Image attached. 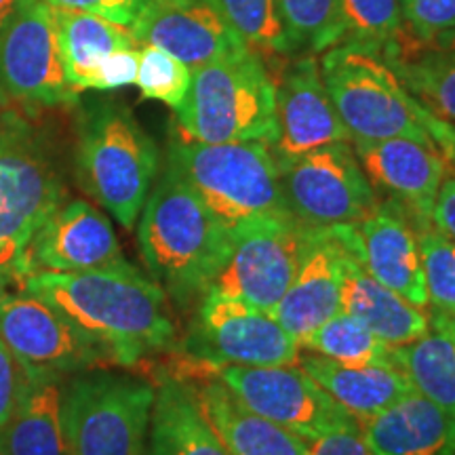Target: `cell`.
<instances>
[{"label":"cell","mask_w":455,"mask_h":455,"mask_svg":"<svg viewBox=\"0 0 455 455\" xmlns=\"http://www.w3.org/2000/svg\"><path fill=\"white\" fill-rule=\"evenodd\" d=\"M61 203L64 184L43 138L24 114L0 108V289L30 275L34 238Z\"/></svg>","instance_id":"cell-4"},{"label":"cell","mask_w":455,"mask_h":455,"mask_svg":"<svg viewBox=\"0 0 455 455\" xmlns=\"http://www.w3.org/2000/svg\"><path fill=\"white\" fill-rule=\"evenodd\" d=\"M430 315L455 316V241L436 228H415Z\"/></svg>","instance_id":"cell-33"},{"label":"cell","mask_w":455,"mask_h":455,"mask_svg":"<svg viewBox=\"0 0 455 455\" xmlns=\"http://www.w3.org/2000/svg\"><path fill=\"white\" fill-rule=\"evenodd\" d=\"M346 249L331 230H308L299 270L270 316L298 344L341 312V259Z\"/></svg>","instance_id":"cell-20"},{"label":"cell","mask_w":455,"mask_h":455,"mask_svg":"<svg viewBox=\"0 0 455 455\" xmlns=\"http://www.w3.org/2000/svg\"><path fill=\"white\" fill-rule=\"evenodd\" d=\"M249 49L270 57L293 55L284 32L278 0H213Z\"/></svg>","instance_id":"cell-32"},{"label":"cell","mask_w":455,"mask_h":455,"mask_svg":"<svg viewBox=\"0 0 455 455\" xmlns=\"http://www.w3.org/2000/svg\"><path fill=\"white\" fill-rule=\"evenodd\" d=\"M361 430L371 455H455L453 419L415 388Z\"/></svg>","instance_id":"cell-22"},{"label":"cell","mask_w":455,"mask_h":455,"mask_svg":"<svg viewBox=\"0 0 455 455\" xmlns=\"http://www.w3.org/2000/svg\"><path fill=\"white\" fill-rule=\"evenodd\" d=\"M298 365L339 403L358 424L388 409L413 388L396 363L392 365H344L321 355H304Z\"/></svg>","instance_id":"cell-26"},{"label":"cell","mask_w":455,"mask_h":455,"mask_svg":"<svg viewBox=\"0 0 455 455\" xmlns=\"http://www.w3.org/2000/svg\"><path fill=\"white\" fill-rule=\"evenodd\" d=\"M190 83L192 70L178 57L152 44H140V70L135 84L141 98L163 101L171 110H180L190 91Z\"/></svg>","instance_id":"cell-35"},{"label":"cell","mask_w":455,"mask_h":455,"mask_svg":"<svg viewBox=\"0 0 455 455\" xmlns=\"http://www.w3.org/2000/svg\"><path fill=\"white\" fill-rule=\"evenodd\" d=\"M28 3H30V0H0V32L13 21V17L20 13Z\"/></svg>","instance_id":"cell-43"},{"label":"cell","mask_w":455,"mask_h":455,"mask_svg":"<svg viewBox=\"0 0 455 455\" xmlns=\"http://www.w3.org/2000/svg\"><path fill=\"white\" fill-rule=\"evenodd\" d=\"M20 287L60 312L108 365L133 367L175 341L167 293L131 264L87 272L36 270Z\"/></svg>","instance_id":"cell-1"},{"label":"cell","mask_w":455,"mask_h":455,"mask_svg":"<svg viewBox=\"0 0 455 455\" xmlns=\"http://www.w3.org/2000/svg\"><path fill=\"white\" fill-rule=\"evenodd\" d=\"M426 129H428L430 138L441 150V155L455 164V124L426 114Z\"/></svg>","instance_id":"cell-42"},{"label":"cell","mask_w":455,"mask_h":455,"mask_svg":"<svg viewBox=\"0 0 455 455\" xmlns=\"http://www.w3.org/2000/svg\"><path fill=\"white\" fill-rule=\"evenodd\" d=\"M213 375L249 411L312 441L339 428L361 426L308 373L295 365H224Z\"/></svg>","instance_id":"cell-12"},{"label":"cell","mask_w":455,"mask_h":455,"mask_svg":"<svg viewBox=\"0 0 455 455\" xmlns=\"http://www.w3.org/2000/svg\"><path fill=\"white\" fill-rule=\"evenodd\" d=\"M276 167L289 212L312 230L355 226L379 203L352 141L283 158Z\"/></svg>","instance_id":"cell-10"},{"label":"cell","mask_w":455,"mask_h":455,"mask_svg":"<svg viewBox=\"0 0 455 455\" xmlns=\"http://www.w3.org/2000/svg\"><path fill=\"white\" fill-rule=\"evenodd\" d=\"M76 98L61 66L53 9L30 0L0 32V108L36 114Z\"/></svg>","instance_id":"cell-11"},{"label":"cell","mask_w":455,"mask_h":455,"mask_svg":"<svg viewBox=\"0 0 455 455\" xmlns=\"http://www.w3.org/2000/svg\"><path fill=\"white\" fill-rule=\"evenodd\" d=\"M299 348L331 358L335 363H344V365L358 367L395 363V346L386 344L371 329L346 312H338L310 335H306L299 341Z\"/></svg>","instance_id":"cell-30"},{"label":"cell","mask_w":455,"mask_h":455,"mask_svg":"<svg viewBox=\"0 0 455 455\" xmlns=\"http://www.w3.org/2000/svg\"><path fill=\"white\" fill-rule=\"evenodd\" d=\"M308 230L293 215L241 228L232 235V251L207 293L241 299L270 315L298 275Z\"/></svg>","instance_id":"cell-13"},{"label":"cell","mask_w":455,"mask_h":455,"mask_svg":"<svg viewBox=\"0 0 455 455\" xmlns=\"http://www.w3.org/2000/svg\"><path fill=\"white\" fill-rule=\"evenodd\" d=\"M30 264L32 272H87L121 268L129 261L110 220L91 203L74 198L61 203L38 230Z\"/></svg>","instance_id":"cell-19"},{"label":"cell","mask_w":455,"mask_h":455,"mask_svg":"<svg viewBox=\"0 0 455 455\" xmlns=\"http://www.w3.org/2000/svg\"><path fill=\"white\" fill-rule=\"evenodd\" d=\"M167 158L232 235L253 221L291 215L268 144H201L178 135Z\"/></svg>","instance_id":"cell-6"},{"label":"cell","mask_w":455,"mask_h":455,"mask_svg":"<svg viewBox=\"0 0 455 455\" xmlns=\"http://www.w3.org/2000/svg\"><path fill=\"white\" fill-rule=\"evenodd\" d=\"M158 163L155 140L121 101L100 100L81 112L74 150L76 180L124 230L138 224Z\"/></svg>","instance_id":"cell-3"},{"label":"cell","mask_w":455,"mask_h":455,"mask_svg":"<svg viewBox=\"0 0 455 455\" xmlns=\"http://www.w3.org/2000/svg\"><path fill=\"white\" fill-rule=\"evenodd\" d=\"M358 163L379 201H390L411 218L413 228L430 224L447 158L439 148L409 138L352 140Z\"/></svg>","instance_id":"cell-18"},{"label":"cell","mask_w":455,"mask_h":455,"mask_svg":"<svg viewBox=\"0 0 455 455\" xmlns=\"http://www.w3.org/2000/svg\"><path fill=\"white\" fill-rule=\"evenodd\" d=\"M181 348L204 373L224 365H295L299 358L298 339L268 312L215 293L196 301Z\"/></svg>","instance_id":"cell-9"},{"label":"cell","mask_w":455,"mask_h":455,"mask_svg":"<svg viewBox=\"0 0 455 455\" xmlns=\"http://www.w3.org/2000/svg\"><path fill=\"white\" fill-rule=\"evenodd\" d=\"M156 388L140 375L91 367L61 386L68 455H146Z\"/></svg>","instance_id":"cell-7"},{"label":"cell","mask_w":455,"mask_h":455,"mask_svg":"<svg viewBox=\"0 0 455 455\" xmlns=\"http://www.w3.org/2000/svg\"><path fill=\"white\" fill-rule=\"evenodd\" d=\"M140 70V47L118 49L101 61L98 74H95L93 91H114L129 87L138 81Z\"/></svg>","instance_id":"cell-38"},{"label":"cell","mask_w":455,"mask_h":455,"mask_svg":"<svg viewBox=\"0 0 455 455\" xmlns=\"http://www.w3.org/2000/svg\"><path fill=\"white\" fill-rule=\"evenodd\" d=\"M341 0H278V13L293 53H323L335 44Z\"/></svg>","instance_id":"cell-34"},{"label":"cell","mask_w":455,"mask_h":455,"mask_svg":"<svg viewBox=\"0 0 455 455\" xmlns=\"http://www.w3.org/2000/svg\"><path fill=\"white\" fill-rule=\"evenodd\" d=\"M341 312L358 318L395 348L430 331V321L422 308L375 281L348 251L341 259Z\"/></svg>","instance_id":"cell-24"},{"label":"cell","mask_w":455,"mask_h":455,"mask_svg":"<svg viewBox=\"0 0 455 455\" xmlns=\"http://www.w3.org/2000/svg\"><path fill=\"white\" fill-rule=\"evenodd\" d=\"M327 230L375 281L418 308L428 306L418 236L411 218L398 204L379 201L358 224Z\"/></svg>","instance_id":"cell-15"},{"label":"cell","mask_w":455,"mask_h":455,"mask_svg":"<svg viewBox=\"0 0 455 455\" xmlns=\"http://www.w3.org/2000/svg\"><path fill=\"white\" fill-rule=\"evenodd\" d=\"M28 384L30 379L26 378L24 369L0 339V428L9 422V418L20 405Z\"/></svg>","instance_id":"cell-37"},{"label":"cell","mask_w":455,"mask_h":455,"mask_svg":"<svg viewBox=\"0 0 455 455\" xmlns=\"http://www.w3.org/2000/svg\"><path fill=\"white\" fill-rule=\"evenodd\" d=\"M53 24L66 81L76 93L95 87V74L108 55L140 47L129 26L89 11L53 9Z\"/></svg>","instance_id":"cell-27"},{"label":"cell","mask_w":455,"mask_h":455,"mask_svg":"<svg viewBox=\"0 0 455 455\" xmlns=\"http://www.w3.org/2000/svg\"><path fill=\"white\" fill-rule=\"evenodd\" d=\"M230 455H306L308 441L249 411L215 375L188 379Z\"/></svg>","instance_id":"cell-23"},{"label":"cell","mask_w":455,"mask_h":455,"mask_svg":"<svg viewBox=\"0 0 455 455\" xmlns=\"http://www.w3.org/2000/svg\"><path fill=\"white\" fill-rule=\"evenodd\" d=\"M379 55L426 112L455 124V30L418 41L401 28Z\"/></svg>","instance_id":"cell-21"},{"label":"cell","mask_w":455,"mask_h":455,"mask_svg":"<svg viewBox=\"0 0 455 455\" xmlns=\"http://www.w3.org/2000/svg\"><path fill=\"white\" fill-rule=\"evenodd\" d=\"M53 9H74L89 11V13L101 15L116 24L131 26L141 11L148 7L150 0H43Z\"/></svg>","instance_id":"cell-39"},{"label":"cell","mask_w":455,"mask_h":455,"mask_svg":"<svg viewBox=\"0 0 455 455\" xmlns=\"http://www.w3.org/2000/svg\"><path fill=\"white\" fill-rule=\"evenodd\" d=\"M430 221L443 235L455 241V175H445L443 180L435 207H432Z\"/></svg>","instance_id":"cell-41"},{"label":"cell","mask_w":455,"mask_h":455,"mask_svg":"<svg viewBox=\"0 0 455 455\" xmlns=\"http://www.w3.org/2000/svg\"><path fill=\"white\" fill-rule=\"evenodd\" d=\"M180 138L201 144L276 140V87L253 49L192 70L184 104L175 110Z\"/></svg>","instance_id":"cell-5"},{"label":"cell","mask_w":455,"mask_h":455,"mask_svg":"<svg viewBox=\"0 0 455 455\" xmlns=\"http://www.w3.org/2000/svg\"><path fill=\"white\" fill-rule=\"evenodd\" d=\"M60 392V379L28 384L20 405L0 428V455H68Z\"/></svg>","instance_id":"cell-28"},{"label":"cell","mask_w":455,"mask_h":455,"mask_svg":"<svg viewBox=\"0 0 455 455\" xmlns=\"http://www.w3.org/2000/svg\"><path fill=\"white\" fill-rule=\"evenodd\" d=\"M321 76L352 140L409 138L435 146L426 129V112L398 81L378 51L335 44L323 51Z\"/></svg>","instance_id":"cell-8"},{"label":"cell","mask_w":455,"mask_h":455,"mask_svg":"<svg viewBox=\"0 0 455 455\" xmlns=\"http://www.w3.org/2000/svg\"><path fill=\"white\" fill-rule=\"evenodd\" d=\"M129 28L140 44L167 51L190 70L249 49L213 0H150Z\"/></svg>","instance_id":"cell-17"},{"label":"cell","mask_w":455,"mask_h":455,"mask_svg":"<svg viewBox=\"0 0 455 455\" xmlns=\"http://www.w3.org/2000/svg\"><path fill=\"white\" fill-rule=\"evenodd\" d=\"M403 30L418 41H430L455 30V0H398Z\"/></svg>","instance_id":"cell-36"},{"label":"cell","mask_w":455,"mask_h":455,"mask_svg":"<svg viewBox=\"0 0 455 455\" xmlns=\"http://www.w3.org/2000/svg\"><path fill=\"white\" fill-rule=\"evenodd\" d=\"M430 329L432 331L445 333L449 338L455 339V316H439V315H430Z\"/></svg>","instance_id":"cell-44"},{"label":"cell","mask_w":455,"mask_h":455,"mask_svg":"<svg viewBox=\"0 0 455 455\" xmlns=\"http://www.w3.org/2000/svg\"><path fill=\"white\" fill-rule=\"evenodd\" d=\"M0 339L30 382L108 367L104 355L60 312L24 289H0Z\"/></svg>","instance_id":"cell-14"},{"label":"cell","mask_w":455,"mask_h":455,"mask_svg":"<svg viewBox=\"0 0 455 455\" xmlns=\"http://www.w3.org/2000/svg\"><path fill=\"white\" fill-rule=\"evenodd\" d=\"M146 455H230L188 379L171 375L158 384Z\"/></svg>","instance_id":"cell-25"},{"label":"cell","mask_w":455,"mask_h":455,"mask_svg":"<svg viewBox=\"0 0 455 455\" xmlns=\"http://www.w3.org/2000/svg\"><path fill=\"white\" fill-rule=\"evenodd\" d=\"M401 28L398 0H341L335 44H358L379 53L395 41Z\"/></svg>","instance_id":"cell-31"},{"label":"cell","mask_w":455,"mask_h":455,"mask_svg":"<svg viewBox=\"0 0 455 455\" xmlns=\"http://www.w3.org/2000/svg\"><path fill=\"white\" fill-rule=\"evenodd\" d=\"M138 238L148 275L180 308L209 291L232 251V232L169 158L140 213Z\"/></svg>","instance_id":"cell-2"},{"label":"cell","mask_w":455,"mask_h":455,"mask_svg":"<svg viewBox=\"0 0 455 455\" xmlns=\"http://www.w3.org/2000/svg\"><path fill=\"white\" fill-rule=\"evenodd\" d=\"M395 363L409 382L455 424V339L430 331L411 344L395 348Z\"/></svg>","instance_id":"cell-29"},{"label":"cell","mask_w":455,"mask_h":455,"mask_svg":"<svg viewBox=\"0 0 455 455\" xmlns=\"http://www.w3.org/2000/svg\"><path fill=\"white\" fill-rule=\"evenodd\" d=\"M306 455H371L361 426L356 428H339L318 439H312L306 449Z\"/></svg>","instance_id":"cell-40"},{"label":"cell","mask_w":455,"mask_h":455,"mask_svg":"<svg viewBox=\"0 0 455 455\" xmlns=\"http://www.w3.org/2000/svg\"><path fill=\"white\" fill-rule=\"evenodd\" d=\"M275 87L276 140L270 150L276 161L338 141H350L348 129L341 123L323 83L315 53H301L284 61L278 68Z\"/></svg>","instance_id":"cell-16"}]
</instances>
